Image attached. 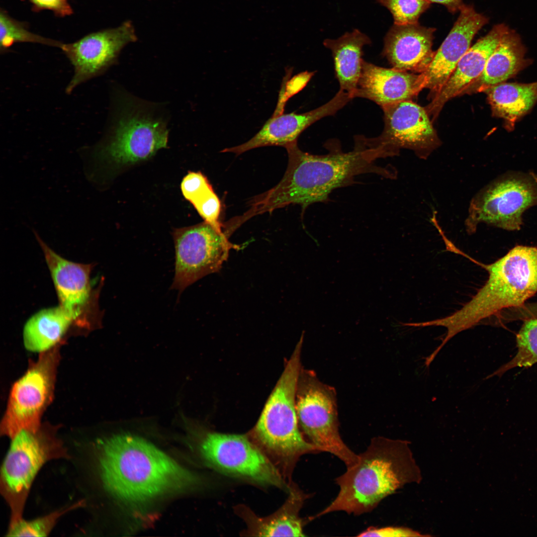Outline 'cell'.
Here are the masks:
<instances>
[{"label":"cell","instance_id":"cell-1","mask_svg":"<svg viewBox=\"0 0 537 537\" xmlns=\"http://www.w3.org/2000/svg\"><path fill=\"white\" fill-rule=\"evenodd\" d=\"M363 136H357L354 149L344 152L337 140L326 144L329 150L322 155L301 151L297 141L285 149L288 162L281 180L270 189L257 195L249 202L248 215L253 217L290 204H298L304 211L309 205L326 202L335 189L354 183L355 177L375 173L386 178L394 175L377 166L375 161L387 157L383 148L371 144Z\"/></svg>","mask_w":537,"mask_h":537},{"label":"cell","instance_id":"cell-2","mask_svg":"<svg viewBox=\"0 0 537 537\" xmlns=\"http://www.w3.org/2000/svg\"><path fill=\"white\" fill-rule=\"evenodd\" d=\"M99 475L119 500L140 503L190 487L196 477L145 439L129 433L97 442Z\"/></svg>","mask_w":537,"mask_h":537},{"label":"cell","instance_id":"cell-3","mask_svg":"<svg viewBox=\"0 0 537 537\" xmlns=\"http://www.w3.org/2000/svg\"><path fill=\"white\" fill-rule=\"evenodd\" d=\"M409 443L373 438L366 450L358 454L357 462L336 478L340 490L334 500L310 519L337 511L355 515L368 513L406 484L420 482L421 471Z\"/></svg>","mask_w":537,"mask_h":537},{"label":"cell","instance_id":"cell-4","mask_svg":"<svg viewBox=\"0 0 537 537\" xmlns=\"http://www.w3.org/2000/svg\"><path fill=\"white\" fill-rule=\"evenodd\" d=\"M477 265L487 270L488 278L470 300L449 316L424 323L426 327L447 329L442 346L484 319L523 305L537 293V247L517 246L492 264Z\"/></svg>","mask_w":537,"mask_h":537},{"label":"cell","instance_id":"cell-5","mask_svg":"<svg viewBox=\"0 0 537 537\" xmlns=\"http://www.w3.org/2000/svg\"><path fill=\"white\" fill-rule=\"evenodd\" d=\"M131 102L117 116L106 139L82 151L85 172L91 182L105 166L134 164L166 148L168 130L162 118Z\"/></svg>","mask_w":537,"mask_h":537},{"label":"cell","instance_id":"cell-6","mask_svg":"<svg viewBox=\"0 0 537 537\" xmlns=\"http://www.w3.org/2000/svg\"><path fill=\"white\" fill-rule=\"evenodd\" d=\"M303 340V335L287 361L254 430L259 445L271 455L282 460L290 470L301 455L320 452L315 446L304 439L298 427L296 393L301 369Z\"/></svg>","mask_w":537,"mask_h":537},{"label":"cell","instance_id":"cell-7","mask_svg":"<svg viewBox=\"0 0 537 537\" xmlns=\"http://www.w3.org/2000/svg\"><path fill=\"white\" fill-rule=\"evenodd\" d=\"M0 471V492L11 510L10 523L22 518L26 499L38 471L48 461L70 457L55 430H22L11 439Z\"/></svg>","mask_w":537,"mask_h":537},{"label":"cell","instance_id":"cell-8","mask_svg":"<svg viewBox=\"0 0 537 537\" xmlns=\"http://www.w3.org/2000/svg\"><path fill=\"white\" fill-rule=\"evenodd\" d=\"M299 424L320 451L332 453L350 467L358 454L344 442L339 433L334 388L321 382L314 371L301 368L296 393Z\"/></svg>","mask_w":537,"mask_h":537},{"label":"cell","instance_id":"cell-9","mask_svg":"<svg viewBox=\"0 0 537 537\" xmlns=\"http://www.w3.org/2000/svg\"><path fill=\"white\" fill-rule=\"evenodd\" d=\"M41 353L11 389L0 426L1 435L11 439L22 430H39L41 416L52 400L59 350L55 347Z\"/></svg>","mask_w":537,"mask_h":537},{"label":"cell","instance_id":"cell-10","mask_svg":"<svg viewBox=\"0 0 537 537\" xmlns=\"http://www.w3.org/2000/svg\"><path fill=\"white\" fill-rule=\"evenodd\" d=\"M537 204V180L532 175L512 174L495 179L472 199L465 225L473 234L480 223L507 230H519L523 213Z\"/></svg>","mask_w":537,"mask_h":537},{"label":"cell","instance_id":"cell-11","mask_svg":"<svg viewBox=\"0 0 537 537\" xmlns=\"http://www.w3.org/2000/svg\"><path fill=\"white\" fill-rule=\"evenodd\" d=\"M175 272L172 289L181 293L204 276L218 271L227 260L232 244L222 229L204 221L176 229L173 233Z\"/></svg>","mask_w":537,"mask_h":537},{"label":"cell","instance_id":"cell-12","mask_svg":"<svg viewBox=\"0 0 537 537\" xmlns=\"http://www.w3.org/2000/svg\"><path fill=\"white\" fill-rule=\"evenodd\" d=\"M199 448L207 463L219 471L260 484L286 486L270 460L244 435L207 432Z\"/></svg>","mask_w":537,"mask_h":537},{"label":"cell","instance_id":"cell-13","mask_svg":"<svg viewBox=\"0 0 537 537\" xmlns=\"http://www.w3.org/2000/svg\"><path fill=\"white\" fill-rule=\"evenodd\" d=\"M381 108L384 113L383 130L379 136L370 140L373 144L383 146L389 157L397 155L400 149L405 148L413 151L420 158L426 159L441 145L426 108L411 100Z\"/></svg>","mask_w":537,"mask_h":537},{"label":"cell","instance_id":"cell-14","mask_svg":"<svg viewBox=\"0 0 537 537\" xmlns=\"http://www.w3.org/2000/svg\"><path fill=\"white\" fill-rule=\"evenodd\" d=\"M136 39L129 21L120 26L89 33L77 41L64 43L61 49L74 69L66 88L67 94L105 72L115 62L121 49Z\"/></svg>","mask_w":537,"mask_h":537},{"label":"cell","instance_id":"cell-15","mask_svg":"<svg viewBox=\"0 0 537 537\" xmlns=\"http://www.w3.org/2000/svg\"><path fill=\"white\" fill-rule=\"evenodd\" d=\"M460 14L446 38L424 72L420 74L422 89L430 91L431 100L438 93L470 48L476 34L488 22L471 5L463 4Z\"/></svg>","mask_w":537,"mask_h":537},{"label":"cell","instance_id":"cell-16","mask_svg":"<svg viewBox=\"0 0 537 537\" xmlns=\"http://www.w3.org/2000/svg\"><path fill=\"white\" fill-rule=\"evenodd\" d=\"M43 252L46 262L60 301V305L74 317L75 323L81 326L90 325L87 317L89 305L97 294H93L90 281L91 264L68 261L51 250L34 231Z\"/></svg>","mask_w":537,"mask_h":537},{"label":"cell","instance_id":"cell-17","mask_svg":"<svg viewBox=\"0 0 537 537\" xmlns=\"http://www.w3.org/2000/svg\"><path fill=\"white\" fill-rule=\"evenodd\" d=\"M352 99L348 93L340 90L328 102L311 111L300 114L291 112L272 115L251 139L238 146L225 148L221 152L240 155L261 147H285L297 141L300 134L309 126L322 118L333 115Z\"/></svg>","mask_w":537,"mask_h":537},{"label":"cell","instance_id":"cell-18","mask_svg":"<svg viewBox=\"0 0 537 537\" xmlns=\"http://www.w3.org/2000/svg\"><path fill=\"white\" fill-rule=\"evenodd\" d=\"M509 28L504 23L495 25L489 32L470 47L438 93L426 107L436 119L445 103L463 94L482 73L490 56Z\"/></svg>","mask_w":537,"mask_h":537},{"label":"cell","instance_id":"cell-19","mask_svg":"<svg viewBox=\"0 0 537 537\" xmlns=\"http://www.w3.org/2000/svg\"><path fill=\"white\" fill-rule=\"evenodd\" d=\"M436 30L419 23L394 24L385 37L382 55L394 69L421 74L433 58L432 47Z\"/></svg>","mask_w":537,"mask_h":537},{"label":"cell","instance_id":"cell-20","mask_svg":"<svg viewBox=\"0 0 537 537\" xmlns=\"http://www.w3.org/2000/svg\"><path fill=\"white\" fill-rule=\"evenodd\" d=\"M422 90L420 74L381 67L363 60L354 98L368 99L382 108L411 100Z\"/></svg>","mask_w":537,"mask_h":537},{"label":"cell","instance_id":"cell-21","mask_svg":"<svg viewBox=\"0 0 537 537\" xmlns=\"http://www.w3.org/2000/svg\"><path fill=\"white\" fill-rule=\"evenodd\" d=\"M525 53L521 37L509 28L488 59L482 73L463 93L484 91L513 77L530 64V60L525 57Z\"/></svg>","mask_w":537,"mask_h":537},{"label":"cell","instance_id":"cell-22","mask_svg":"<svg viewBox=\"0 0 537 537\" xmlns=\"http://www.w3.org/2000/svg\"><path fill=\"white\" fill-rule=\"evenodd\" d=\"M370 40L358 29L346 32L335 39H327L323 44L332 52L336 77L340 90L354 98L363 61L362 49Z\"/></svg>","mask_w":537,"mask_h":537},{"label":"cell","instance_id":"cell-23","mask_svg":"<svg viewBox=\"0 0 537 537\" xmlns=\"http://www.w3.org/2000/svg\"><path fill=\"white\" fill-rule=\"evenodd\" d=\"M309 497L293 486L283 506L269 516L260 518L247 510L243 512L248 533L259 537H304L303 521L299 516L304 501Z\"/></svg>","mask_w":537,"mask_h":537},{"label":"cell","instance_id":"cell-24","mask_svg":"<svg viewBox=\"0 0 537 537\" xmlns=\"http://www.w3.org/2000/svg\"><path fill=\"white\" fill-rule=\"evenodd\" d=\"M73 322V316L60 305L38 311L24 325L25 347L28 351L40 353L53 348Z\"/></svg>","mask_w":537,"mask_h":537},{"label":"cell","instance_id":"cell-25","mask_svg":"<svg viewBox=\"0 0 537 537\" xmlns=\"http://www.w3.org/2000/svg\"><path fill=\"white\" fill-rule=\"evenodd\" d=\"M493 115L505 121L509 129L528 113L537 101V82L529 84L502 83L484 91Z\"/></svg>","mask_w":537,"mask_h":537},{"label":"cell","instance_id":"cell-26","mask_svg":"<svg viewBox=\"0 0 537 537\" xmlns=\"http://www.w3.org/2000/svg\"><path fill=\"white\" fill-rule=\"evenodd\" d=\"M180 186L183 196L204 221L222 229V224L219 221L220 202L206 177L199 172H189L183 178Z\"/></svg>","mask_w":537,"mask_h":537},{"label":"cell","instance_id":"cell-27","mask_svg":"<svg viewBox=\"0 0 537 537\" xmlns=\"http://www.w3.org/2000/svg\"><path fill=\"white\" fill-rule=\"evenodd\" d=\"M29 42L41 44L61 49L63 43L35 34L28 30V25L11 16L2 8L0 11V52L4 54L15 43Z\"/></svg>","mask_w":537,"mask_h":537},{"label":"cell","instance_id":"cell-28","mask_svg":"<svg viewBox=\"0 0 537 537\" xmlns=\"http://www.w3.org/2000/svg\"><path fill=\"white\" fill-rule=\"evenodd\" d=\"M516 340L518 350L516 355L490 377L501 376L512 368L530 367L537 362V318L525 320Z\"/></svg>","mask_w":537,"mask_h":537},{"label":"cell","instance_id":"cell-29","mask_svg":"<svg viewBox=\"0 0 537 537\" xmlns=\"http://www.w3.org/2000/svg\"><path fill=\"white\" fill-rule=\"evenodd\" d=\"M84 501H80L71 506L55 511L44 517L31 521H26L23 518L12 523H9L7 537H47L51 532L56 523L66 513L81 507Z\"/></svg>","mask_w":537,"mask_h":537},{"label":"cell","instance_id":"cell-30","mask_svg":"<svg viewBox=\"0 0 537 537\" xmlns=\"http://www.w3.org/2000/svg\"><path fill=\"white\" fill-rule=\"evenodd\" d=\"M391 12L394 24L407 25L418 23L421 15L430 6L427 0H375Z\"/></svg>","mask_w":537,"mask_h":537},{"label":"cell","instance_id":"cell-31","mask_svg":"<svg viewBox=\"0 0 537 537\" xmlns=\"http://www.w3.org/2000/svg\"><path fill=\"white\" fill-rule=\"evenodd\" d=\"M314 72L305 71L293 77L289 80H285L282 86V92L279 95L278 104L274 115L282 113L283 108L287 100L294 94L301 90L314 75Z\"/></svg>","mask_w":537,"mask_h":537},{"label":"cell","instance_id":"cell-32","mask_svg":"<svg viewBox=\"0 0 537 537\" xmlns=\"http://www.w3.org/2000/svg\"><path fill=\"white\" fill-rule=\"evenodd\" d=\"M69 0H28L32 4V10L39 12L42 10L53 11L55 16L64 17L73 13Z\"/></svg>","mask_w":537,"mask_h":537},{"label":"cell","instance_id":"cell-33","mask_svg":"<svg viewBox=\"0 0 537 537\" xmlns=\"http://www.w3.org/2000/svg\"><path fill=\"white\" fill-rule=\"evenodd\" d=\"M358 537H417L422 536L411 529L399 527H370L358 535Z\"/></svg>","mask_w":537,"mask_h":537},{"label":"cell","instance_id":"cell-34","mask_svg":"<svg viewBox=\"0 0 537 537\" xmlns=\"http://www.w3.org/2000/svg\"><path fill=\"white\" fill-rule=\"evenodd\" d=\"M429 2L438 3L446 7L449 12L452 13L460 11L463 5L462 0H427Z\"/></svg>","mask_w":537,"mask_h":537},{"label":"cell","instance_id":"cell-35","mask_svg":"<svg viewBox=\"0 0 537 537\" xmlns=\"http://www.w3.org/2000/svg\"><path fill=\"white\" fill-rule=\"evenodd\" d=\"M523 311L526 318H537V303L526 304Z\"/></svg>","mask_w":537,"mask_h":537}]
</instances>
